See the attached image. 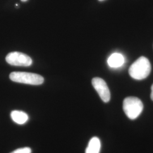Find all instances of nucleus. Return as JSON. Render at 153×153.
<instances>
[{
  "mask_svg": "<svg viewBox=\"0 0 153 153\" xmlns=\"http://www.w3.org/2000/svg\"><path fill=\"white\" fill-rule=\"evenodd\" d=\"M22 2H26V1H27V0H21Z\"/></svg>",
  "mask_w": 153,
  "mask_h": 153,
  "instance_id": "11",
  "label": "nucleus"
},
{
  "mask_svg": "<svg viewBox=\"0 0 153 153\" xmlns=\"http://www.w3.org/2000/svg\"><path fill=\"white\" fill-rule=\"evenodd\" d=\"M10 153H31V149L27 147L19 148Z\"/></svg>",
  "mask_w": 153,
  "mask_h": 153,
  "instance_id": "9",
  "label": "nucleus"
},
{
  "mask_svg": "<svg viewBox=\"0 0 153 153\" xmlns=\"http://www.w3.org/2000/svg\"><path fill=\"white\" fill-rule=\"evenodd\" d=\"M100 147V140L98 137H93L88 142L85 153H99Z\"/></svg>",
  "mask_w": 153,
  "mask_h": 153,
  "instance_id": "8",
  "label": "nucleus"
},
{
  "mask_svg": "<svg viewBox=\"0 0 153 153\" xmlns=\"http://www.w3.org/2000/svg\"><path fill=\"white\" fill-rule=\"evenodd\" d=\"M151 64L148 59L141 56L135 61L129 69V74L133 78L142 80L148 77L151 71Z\"/></svg>",
  "mask_w": 153,
  "mask_h": 153,
  "instance_id": "1",
  "label": "nucleus"
},
{
  "mask_svg": "<svg viewBox=\"0 0 153 153\" xmlns=\"http://www.w3.org/2000/svg\"><path fill=\"white\" fill-rule=\"evenodd\" d=\"M124 62V59L123 56L117 53L111 55L107 61L108 64L111 68H119L123 64Z\"/></svg>",
  "mask_w": 153,
  "mask_h": 153,
  "instance_id": "7",
  "label": "nucleus"
},
{
  "mask_svg": "<svg viewBox=\"0 0 153 153\" xmlns=\"http://www.w3.org/2000/svg\"><path fill=\"white\" fill-rule=\"evenodd\" d=\"M92 85L95 90L98 93L101 99L107 103L110 100L111 94L107 83L100 78L95 77L92 79Z\"/></svg>",
  "mask_w": 153,
  "mask_h": 153,
  "instance_id": "5",
  "label": "nucleus"
},
{
  "mask_svg": "<svg viewBox=\"0 0 153 153\" xmlns=\"http://www.w3.org/2000/svg\"><path fill=\"white\" fill-rule=\"evenodd\" d=\"M123 107L127 117L131 120H134L142 113L143 105L140 99L129 97L124 100Z\"/></svg>",
  "mask_w": 153,
  "mask_h": 153,
  "instance_id": "2",
  "label": "nucleus"
},
{
  "mask_svg": "<svg viewBox=\"0 0 153 153\" xmlns=\"http://www.w3.org/2000/svg\"><path fill=\"white\" fill-rule=\"evenodd\" d=\"M6 61L11 65L19 66H29L33 62L30 56L19 52L9 53L6 57Z\"/></svg>",
  "mask_w": 153,
  "mask_h": 153,
  "instance_id": "4",
  "label": "nucleus"
},
{
  "mask_svg": "<svg viewBox=\"0 0 153 153\" xmlns=\"http://www.w3.org/2000/svg\"><path fill=\"white\" fill-rule=\"evenodd\" d=\"M9 78L13 82L31 85H40L44 82V78L40 75L27 72H12Z\"/></svg>",
  "mask_w": 153,
  "mask_h": 153,
  "instance_id": "3",
  "label": "nucleus"
},
{
  "mask_svg": "<svg viewBox=\"0 0 153 153\" xmlns=\"http://www.w3.org/2000/svg\"><path fill=\"white\" fill-rule=\"evenodd\" d=\"M151 90H152V93H151V95H150V97L152 100L153 101V84L151 87Z\"/></svg>",
  "mask_w": 153,
  "mask_h": 153,
  "instance_id": "10",
  "label": "nucleus"
},
{
  "mask_svg": "<svg viewBox=\"0 0 153 153\" xmlns=\"http://www.w3.org/2000/svg\"><path fill=\"white\" fill-rule=\"evenodd\" d=\"M11 117L12 120L16 123L22 125L25 124L28 120L27 114L21 111H13L11 112Z\"/></svg>",
  "mask_w": 153,
  "mask_h": 153,
  "instance_id": "6",
  "label": "nucleus"
},
{
  "mask_svg": "<svg viewBox=\"0 0 153 153\" xmlns=\"http://www.w3.org/2000/svg\"><path fill=\"white\" fill-rule=\"evenodd\" d=\"M98 1H103L104 0H98Z\"/></svg>",
  "mask_w": 153,
  "mask_h": 153,
  "instance_id": "12",
  "label": "nucleus"
}]
</instances>
